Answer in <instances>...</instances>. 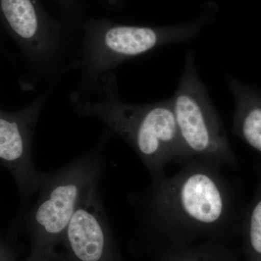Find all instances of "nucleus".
Segmentation results:
<instances>
[{
  "label": "nucleus",
  "instance_id": "obj_1",
  "mask_svg": "<svg viewBox=\"0 0 261 261\" xmlns=\"http://www.w3.org/2000/svg\"><path fill=\"white\" fill-rule=\"evenodd\" d=\"M118 87L116 75L108 72L99 80L98 100L82 97L77 92L70 93L69 99L80 116L97 118L111 133L130 146L152 181L166 176L165 171L170 163L183 165L190 161L178 133L171 98L132 104L122 100Z\"/></svg>",
  "mask_w": 261,
  "mask_h": 261
},
{
  "label": "nucleus",
  "instance_id": "obj_2",
  "mask_svg": "<svg viewBox=\"0 0 261 261\" xmlns=\"http://www.w3.org/2000/svg\"><path fill=\"white\" fill-rule=\"evenodd\" d=\"M221 168L192 159L173 176L152 181L146 196V221L168 231L195 233L234 222V195Z\"/></svg>",
  "mask_w": 261,
  "mask_h": 261
},
{
  "label": "nucleus",
  "instance_id": "obj_3",
  "mask_svg": "<svg viewBox=\"0 0 261 261\" xmlns=\"http://www.w3.org/2000/svg\"><path fill=\"white\" fill-rule=\"evenodd\" d=\"M111 134L106 129L94 148L61 169L41 172L39 197L25 220L32 241L28 261H58L56 248L70 219L86 195L99 185L103 149Z\"/></svg>",
  "mask_w": 261,
  "mask_h": 261
},
{
  "label": "nucleus",
  "instance_id": "obj_4",
  "mask_svg": "<svg viewBox=\"0 0 261 261\" xmlns=\"http://www.w3.org/2000/svg\"><path fill=\"white\" fill-rule=\"evenodd\" d=\"M208 16L187 23L145 27L116 23L108 18L89 19L81 25L82 37L76 68L81 96L97 92L99 80L117 66L168 44L187 42L198 35Z\"/></svg>",
  "mask_w": 261,
  "mask_h": 261
},
{
  "label": "nucleus",
  "instance_id": "obj_5",
  "mask_svg": "<svg viewBox=\"0 0 261 261\" xmlns=\"http://www.w3.org/2000/svg\"><path fill=\"white\" fill-rule=\"evenodd\" d=\"M171 98L178 133L190 159L235 167L236 154L226 128L211 100L190 50L185 58L179 82Z\"/></svg>",
  "mask_w": 261,
  "mask_h": 261
},
{
  "label": "nucleus",
  "instance_id": "obj_6",
  "mask_svg": "<svg viewBox=\"0 0 261 261\" xmlns=\"http://www.w3.org/2000/svg\"><path fill=\"white\" fill-rule=\"evenodd\" d=\"M7 23L23 42L39 75L56 80L64 71L63 27L39 0H0Z\"/></svg>",
  "mask_w": 261,
  "mask_h": 261
},
{
  "label": "nucleus",
  "instance_id": "obj_7",
  "mask_svg": "<svg viewBox=\"0 0 261 261\" xmlns=\"http://www.w3.org/2000/svg\"><path fill=\"white\" fill-rule=\"evenodd\" d=\"M99 185L86 195L65 230L58 261H116L112 232Z\"/></svg>",
  "mask_w": 261,
  "mask_h": 261
},
{
  "label": "nucleus",
  "instance_id": "obj_8",
  "mask_svg": "<svg viewBox=\"0 0 261 261\" xmlns=\"http://www.w3.org/2000/svg\"><path fill=\"white\" fill-rule=\"evenodd\" d=\"M49 94V90L44 92L18 116L0 115V164L14 176L25 198L40 186L41 172L34 168L31 152L34 128Z\"/></svg>",
  "mask_w": 261,
  "mask_h": 261
},
{
  "label": "nucleus",
  "instance_id": "obj_9",
  "mask_svg": "<svg viewBox=\"0 0 261 261\" xmlns=\"http://www.w3.org/2000/svg\"><path fill=\"white\" fill-rule=\"evenodd\" d=\"M228 83L237 101L233 132L261 153V99L233 79H230Z\"/></svg>",
  "mask_w": 261,
  "mask_h": 261
},
{
  "label": "nucleus",
  "instance_id": "obj_10",
  "mask_svg": "<svg viewBox=\"0 0 261 261\" xmlns=\"http://www.w3.org/2000/svg\"><path fill=\"white\" fill-rule=\"evenodd\" d=\"M242 222L249 255L252 261H261V178Z\"/></svg>",
  "mask_w": 261,
  "mask_h": 261
},
{
  "label": "nucleus",
  "instance_id": "obj_11",
  "mask_svg": "<svg viewBox=\"0 0 261 261\" xmlns=\"http://www.w3.org/2000/svg\"><path fill=\"white\" fill-rule=\"evenodd\" d=\"M106 1H107L108 4L111 5V6H117L119 4L121 0H106Z\"/></svg>",
  "mask_w": 261,
  "mask_h": 261
}]
</instances>
